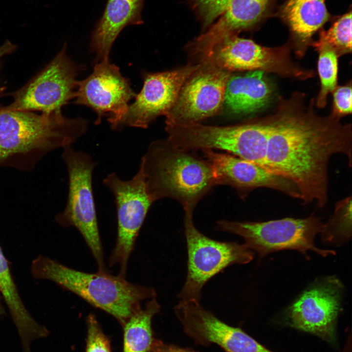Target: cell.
<instances>
[{"instance_id":"cell-1","label":"cell","mask_w":352,"mask_h":352,"mask_svg":"<svg viewBox=\"0 0 352 352\" xmlns=\"http://www.w3.org/2000/svg\"><path fill=\"white\" fill-rule=\"evenodd\" d=\"M315 98L295 92L263 116L267 131L266 168L291 180L304 204L324 208L328 200V165L342 154L352 165V129L331 113L314 110Z\"/></svg>"},{"instance_id":"cell-2","label":"cell","mask_w":352,"mask_h":352,"mask_svg":"<svg viewBox=\"0 0 352 352\" xmlns=\"http://www.w3.org/2000/svg\"><path fill=\"white\" fill-rule=\"evenodd\" d=\"M88 128L82 118L0 106V166L31 169L48 153L71 145Z\"/></svg>"},{"instance_id":"cell-3","label":"cell","mask_w":352,"mask_h":352,"mask_svg":"<svg viewBox=\"0 0 352 352\" xmlns=\"http://www.w3.org/2000/svg\"><path fill=\"white\" fill-rule=\"evenodd\" d=\"M139 168L154 202L173 198L184 210L193 211L200 199L217 185L212 166L205 158L176 147L168 139L150 144Z\"/></svg>"},{"instance_id":"cell-4","label":"cell","mask_w":352,"mask_h":352,"mask_svg":"<svg viewBox=\"0 0 352 352\" xmlns=\"http://www.w3.org/2000/svg\"><path fill=\"white\" fill-rule=\"evenodd\" d=\"M31 271L34 278L51 281L73 292L122 326L141 308L142 301L156 295L152 287L132 284L119 275L78 271L42 255L32 262Z\"/></svg>"},{"instance_id":"cell-5","label":"cell","mask_w":352,"mask_h":352,"mask_svg":"<svg viewBox=\"0 0 352 352\" xmlns=\"http://www.w3.org/2000/svg\"><path fill=\"white\" fill-rule=\"evenodd\" d=\"M62 157L68 174V195L64 211L56 221L63 227L74 226L80 232L98 266L106 272L92 189L93 171L96 166L90 155L75 150L71 145L63 148Z\"/></svg>"},{"instance_id":"cell-6","label":"cell","mask_w":352,"mask_h":352,"mask_svg":"<svg viewBox=\"0 0 352 352\" xmlns=\"http://www.w3.org/2000/svg\"><path fill=\"white\" fill-rule=\"evenodd\" d=\"M324 222L321 217L311 215L304 219L286 218L264 222L220 220L217 229L238 235L244 244L261 257L276 251L292 249L303 254L311 250L326 257L334 254L331 250L317 248L316 235L321 233Z\"/></svg>"},{"instance_id":"cell-7","label":"cell","mask_w":352,"mask_h":352,"mask_svg":"<svg viewBox=\"0 0 352 352\" xmlns=\"http://www.w3.org/2000/svg\"><path fill=\"white\" fill-rule=\"evenodd\" d=\"M184 211L187 275L177 297L181 301L199 302L201 290L211 278L229 265L250 262L254 253L244 244L219 242L206 236L195 226L193 211Z\"/></svg>"},{"instance_id":"cell-8","label":"cell","mask_w":352,"mask_h":352,"mask_svg":"<svg viewBox=\"0 0 352 352\" xmlns=\"http://www.w3.org/2000/svg\"><path fill=\"white\" fill-rule=\"evenodd\" d=\"M291 47L289 43L268 47L250 39L232 36L216 44L201 62H208L230 72L258 70L301 80L313 77L315 74L313 70L293 62L290 56Z\"/></svg>"},{"instance_id":"cell-9","label":"cell","mask_w":352,"mask_h":352,"mask_svg":"<svg viewBox=\"0 0 352 352\" xmlns=\"http://www.w3.org/2000/svg\"><path fill=\"white\" fill-rule=\"evenodd\" d=\"M80 69L67 55L66 45L38 74L12 93L9 109L61 113V109L74 98Z\"/></svg>"},{"instance_id":"cell-10","label":"cell","mask_w":352,"mask_h":352,"mask_svg":"<svg viewBox=\"0 0 352 352\" xmlns=\"http://www.w3.org/2000/svg\"><path fill=\"white\" fill-rule=\"evenodd\" d=\"M104 184L112 193L116 207V243L109 265L120 266L119 275L125 277L127 263L135 240L151 205L154 202L146 186L141 170L131 179H121L115 173L108 175Z\"/></svg>"},{"instance_id":"cell-11","label":"cell","mask_w":352,"mask_h":352,"mask_svg":"<svg viewBox=\"0 0 352 352\" xmlns=\"http://www.w3.org/2000/svg\"><path fill=\"white\" fill-rule=\"evenodd\" d=\"M200 64L183 85L166 115V126L200 123L217 114L223 106L230 72L208 62Z\"/></svg>"},{"instance_id":"cell-12","label":"cell","mask_w":352,"mask_h":352,"mask_svg":"<svg viewBox=\"0 0 352 352\" xmlns=\"http://www.w3.org/2000/svg\"><path fill=\"white\" fill-rule=\"evenodd\" d=\"M200 65H188L172 70L146 75L141 90L111 129L119 130L125 127L145 129L158 116H166L175 104L183 85Z\"/></svg>"},{"instance_id":"cell-13","label":"cell","mask_w":352,"mask_h":352,"mask_svg":"<svg viewBox=\"0 0 352 352\" xmlns=\"http://www.w3.org/2000/svg\"><path fill=\"white\" fill-rule=\"evenodd\" d=\"M136 95L119 67L105 60L96 63L91 74L78 81L74 98L75 104L88 107L95 112L96 124L107 115L111 127L125 113L129 102Z\"/></svg>"},{"instance_id":"cell-14","label":"cell","mask_w":352,"mask_h":352,"mask_svg":"<svg viewBox=\"0 0 352 352\" xmlns=\"http://www.w3.org/2000/svg\"><path fill=\"white\" fill-rule=\"evenodd\" d=\"M341 287L337 279L329 278L306 290L287 310L289 325L326 340H334Z\"/></svg>"},{"instance_id":"cell-15","label":"cell","mask_w":352,"mask_h":352,"mask_svg":"<svg viewBox=\"0 0 352 352\" xmlns=\"http://www.w3.org/2000/svg\"><path fill=\"white\" fill-rule=\"evenodd\" d=\"M175 311L185 332L200 344L214 343L227 352H272L240 329L219 319L199 302L180 301Z\"/></svg>"},{"instance_id":"cell-16","label":"cell","mask_w":352,"mask_h":352,"mask_svg":"<svg viewBox=\"0 0 352 352\" xmlns=\"http://www.w3.org/2000/svg\"><path fill=\"white\" fill-rule=\"evenodd\" d=\"M204 158L215 173L217 184H227L236 188L242 198L260 188L280 192L299 199L295 185L289 179L265 167L232 154L202 151Z\"/></svg>"},{"instance_id":"cell-17","label":"cell","mask_w":352,"mask_h":352,"mask_svg":"<svg viewBox=\"0 0 352 352\" xmlns=\"http://www.w3.org/2000/svg\"><path fill=\"white\" fill-rule=\"evenodd\" d=\"M275 96V86L266 73L248 71L231 75L226 87L223 105L231 114L253 115L268 107Z\"/></svg>"},{"instance_id":"cell-18","label":"cell","mask_w":352,"mask_h":352,"mask_svg":"<svg viewBox=\"0 0 352 352\" xmlns=\"http://www.w3.org/2000/svg\"><path fill=\"white\" fill-rule=\"evenodd\" d=\"M144 1L108 0L91 36V49L95 53L96 63L109 60L111 46L125 27L143 23L141 11Z\"/></svg>"},{"instance_id":"cell-19","label":"cell","mask_w":352,"mask_h":352,"mask_svg":"<svg viewBox=\"0 0 352 352\" xmlns=\"http://www.w3.org/2000/svg\"><path fill=\"white\" fill-rule=\"evenodd\" d=\"M280 16L290 31L295 52L303 56L313 41V35L329 20L325 0H287Z\"/></svg>"},{"instance_id":"cell-20","label":"cell","mask_w":352,"mask_h":352,"mask_svg":"<svg viewBox=\"0 0 352 352\" xmlns=\"http://www.w3.org/2000/svg\"><path fill=\"white\" fill-rule=\"evenodd\" d=\"M0 294L19 332L22 349L30 350L33 341L46 337L49 331L39 324L26 308L12 278L9 264L0 246Z\"/></svg>"},{"instance_id":"cell-21","label":"cell","mask_w":352,"mask_h":352,"mask_svg":"<svg viewBox=\"0 0 352 352\" xmlns=\"http://www.w3.org/2000/svg\"><path fill=\"white\" fill-rule=\"evenodd\" d=\"M160 306L155 298L133 313L124 327L123 352H151L154 339L151 323Z\"/></svg>"},{"instance_id":"cell-22","label":"cell","mask_w":352,"mask_h":352,"mask_svg":"<svg viewBox=\"0 0 352 352\" xmlns=\"http://www.w3.org/2000/svg\"><path fill=\"white\" fill-rule=\"evenodd\" d=\"M324 241L340 244L350 238L352 233V197L337 202L333 214L324 223L321 232Z\"/></svg>"},{"instance_id":"cell-23","label":"cell","mask_w":352,"mask_h":352,"mask_svg":"<svg viewBox=\"0 0 352 352\" xmlns=\"http://www.w3.org/2000/svg\"><path fill=\"white\" fill-rule=\"evenodd\" d=\"M319 52L318 72L320 80V89L315 98V106L319 109L326 107L329 94L337 86L338 58L336 53L326 45L315 49Z\"/></svg>"},{"instance_id":"cell-24","label":"cell","mask_w":352,"mask_h":352,"mask_svg":"<svg viewBox=\"0 0 352 352\" xmlns=\"http://www.w3.org/2000/svg\"><path fill=\"white\" fill-rule=\"evenodd\" d=\"M323 45L331 48L338 57L351 53V11L340 17L328 30H321L318 40L311 44L315 49Z\"/></svg>"},{"instance_id":"cell-25","label":"cell","mask_w":352,"mask_h":352,"mask_svg":"<svg viewBox=\"0 0 352 352\" xmlns=\"http://www.w3.org/2000/svg\"><path fill=\"white\" fill-rule=\"evenodd\" d=\"M231 0H191L203 25L208 26L223 12Z\"/></svg>"},{"instance_id":"cell-26","label":"cell","mask_w":352,"mask_h":352,"mask_svg":"<svg viewBox=\"0 0 352 352\" xmlns=\"http://www.w3.org/2000/svg\"><path fill=\"white\" fill-rule=\"evenodd\" d=\"M88 338L86 352H110V342L92 313L87 318Z\"/></svg>"},{"instance_id":"cell-27","label":"cell","mask_w":352,"mask_h":352,"mask_svg":"<svg viewBox=\"0 0 352 352\" xmlns=\"http://www.w3.org/2000/svg\"><path fill=\"white\" fill-rule=\"evenodd\" d=\"M332 92L331 114L341 118L352 113V83L336 86Z\"/></svg>"},{"instance_id":"cell-28","label":"cell","mask_w":352,"mask_h":352,"mask_svg":"<svg viewBox=\"0 0 352 352\" xmlns=\"http://www.w3.org/2000/svg\"><path fill=\"white\" fill-rule=\"evenodd\" d=\"M152 352H196L188 349H183L173 345H167L162 341L154 339Z\"/></svg>"},{"instance_id":"cell-29","label":"cell","mask_w":352,"mask_h":352,"mask_svg":"<svg viewBox=\"0 0 352 352\" xmlns=\"http://www.w3.org/2000/svg\"><path fill=\"white\" fill-rule=\"evenodd\" d=\"M16 49L15 45L12 44L9 41L6 40L5 42L0 46V60L4 56L14 52ZM5 88L0 86V97L3 94Z\"/></svg>"},{"instance_id":"cell-30","label":"cell","mask_w":352,"mask_h":352,"mask_svg":"<svg viewBox=\"0 0 352 352\" xmlns=\"http://www.w3.org/2000/svg\"><path fill=\"white\" fill-rule=\"evenodd\" d=\"M1 296L0 294V315L3 316L5 315V311L4 308V307L2 305V302H1Z\"/></svg>"}]
</instances>
